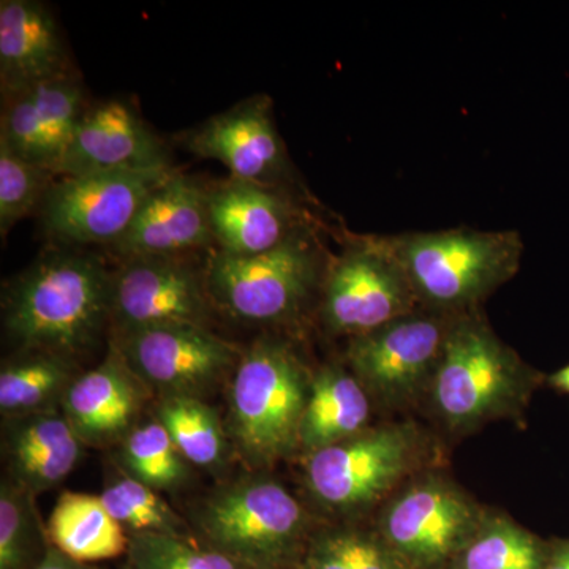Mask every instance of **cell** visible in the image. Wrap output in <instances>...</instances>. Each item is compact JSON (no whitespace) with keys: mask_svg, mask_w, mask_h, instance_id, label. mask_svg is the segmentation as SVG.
<instances>
[{"mask_svg":"<svg viewBox=\"0 0 569 569\" xmlns=\"http://www.w3.org/2000/svg\"><path fill=\"white\" fill-rule=\"evenodd\" d=\"M298 569H410L381 535L343 530L307 548Z\"/></svg>","mask_w":569,"mask_h":569,"instance_id":"28","label":"cell"},{"mask_svg":"<svg viewBox=\"0 0 569 569\" xmlns=\"http://www.w3.org/2000/svg\"><path fill=\"white\" fill-rule=\"evenodd\" d=\"M193 254L122 260L112 274L111 321L118 337L160 326H208L212 299Z\"/></svg>","mask_w":569,"mask_h":569,"instance_id":"8","label":"cell"},{"mask_svg":"<svg viewBox=\"0 0 569 569\" xmlns=\"http://www.w3.org/2000/svg\"><path fill=\"white\" fill-rule=\"evenodd\" d=\"M7 452L14 485L33 496L69 477L80 462L82 440L63 413L48 410L22 419Z\"/></svg>","mask_w":569,"mask_h":569,"instance_id":"21","label":"cell"},{"mask_svg":"<svg viewBox=\"0 0 569 569\" xmlns=\"http://www.w3.org/2000/svg\"><path fill=\"white\" fill-rule=\"evenodd\" d=\"M36 569H97L92 567H88L86 563H80V561H74L69 559V557L63 556L59 550H50L44 557V560L41 561L39 567Z\"/></svg>","mask_w":569,"mask_h":569,"instance_id":"33","label":"cell"},{"mask_svg":"<svg viewBox=\"0 0 569 569\" xmlns=\"http://www.w3.org/2000/svg\"><path fill=\"white\" fill-rule=\"evenodd\" d=\"M74 74L54 14L37 0L0 2V88L18 91Z\"/></svg>","mask_w":569,"mask_h":569,"instance_id":"19","label":"cell"},{"mask_svg":"<svg viewBox=\"0 0 569 569\" xmlns=\"http://www.w3.org/2000/svg\"><path fill=\"white\" fill-rule=\"evenodd\" d=\"M70 359L43 351H22L0 372V410L3 417H31L48 411L74 380Z\"/></svg>","mask_w":569,"mask_h":569,"instance_id":"24","label":"cell"},{"mask_svg":"<svg viewBox=\"0 0 569 569\" xmlns=\"http://www.w3.org/2000/svg\"><path fill=\"white\" fill-rule=\"evenodd\" d=\"M167 168L173 167L163 141L134 108L112 99L86 108L58 178Z\"/></svg>","mask_w":569,"mask_h":569,"instance_id":"16","label":"cell"},{"mask_svg":"<svg viewBox=\"0 0 569 569\" xmlns=\"http://www.w3.org/2000/svg\"><path fill=\"white\" fill-rule=\"evenodd\" d=\"M209 187L174 171L142 203L129 230L110 249L121 260L181 257L217 249L209 213Z\"/></svg>","mask_w":569,"mask_h":569,"instance_id":"15","label":"cell"},{"mask_svg":"<svg viewBox=\"0 0 569 569\" xmlns=\"http://www.w3.org/2000/svg\"><path fill=\"white\" fill-rule=\"evenodd\" d=\"M209 213L217 249L242 257L276 249L299 230L282 194L242 179L209 187Z\"/></svg>","mask_w":569,"mask_h":569,"instance_id":"18","label":"cell"},{"mask_svg":"<svg viewBox=\"0 0 569 569\" xmlns=\"http://www.w3.org/2000/svg\"><path fill=\"white\" fill-rule=\"evenodd\" d=\"M410 293L392 249L353 247L336 261L326 280V325L342 335H367L406 317Z\"/></svg>","mask_w":569,"mask_h":569,"instance_id":"12","label":"cell"},{"mask_svg":"<svg viewBox=\"0 0 569 569\" xmlns=\"http://www.w3.org/2000/svg\"><path fill=\"white\" fill-rule=\"evenodd\" d=\"M318 268L317 247L301 228L268 252L242 257L213 249L204 261L212 305L246 323H277L298 313Z\"/></svg>","mask_w":569,"mask_h":569,"instance_id":"4","label":"cell"},{"mask_svg":"<svg viewBox=\"0 0 569 569\" xmlns=\"http://www.w3.org/2000/svg\"><path fill=\"white\" fill-rule=\"evenodd\" d=\"M174 171L61 176L37 213L41 230L56 246L110 247L129 230L149 194Z\"/></svg>","mask_w":569,"mask_h":569,"instance_id":"7","label":"cell"},{"mask_svg":"<svg viewBox=\"0 0 569 569\" xmlns=\"http://www.w3.org/2000/svg\"><path fill=\"white\" fill-rule=\"evenodd\" d=\"M520 247L512 233L459 230L411 236L391 249L411 290L436 306L463 307L515 274Z\"/></svg>","mask_w":569,"mask_h":569,"instance_id":"5","label":"cell"},{"mask_svg":"<svg viewBox=\"0 0 569 569\" xmlns=\"http://www.w3.org/2000/svg\"><path fill=\"white\" fill-rule=\"evenodd\" d=\"M56 550L80 563L110 560L129 550L130 539L102 498L66 492L52 509L47 529Z\"/></svg>","mask_w":569,"mask_h":569,"instance_id":"23","label":"cell"},{"mask_svg":"<svg viewBox=\"0 0 569 569\" xmlns=\"http://www.w3.org/2000/svg\"><path fill=\"white\" fill-rule=\"evenodd\" d=\"M58 176L14 156L0 144V234L6 238L20 220L39 213Z\"/></svg>","mask_w":569,"mask_h":569,"instance_id":"30","label":"cell"},{"mask_svg":"<svg viewBox=\"0 0 569 569\" xmlns=\"http://www.w3.org/2000/svg\"><path fill=\"white\" fill-rule=\"evenodd\" d=\"M548 548L516 523L482 520L449 569H542Z\"/></svg>","mask_w":569,"mask_h":569,"instance_id":"26","label":"cell"},{"mask_svg":"<svg viewBox=\"0 0 569 569\" xmlns=\"http://www.w3.org/2000/svg\"><path fill=\"white\" fill-rule=\"evenodd\" d=\"M526 391V370L486 326L462 321L449 329L432 385L433 403L449 426L505 413Z\"/></svg>","mask_w":569,"mask_h":569,"instance_id":"6","label":"cell"},{"mask_svg":"<svg viewBox=\"0 0 569 569\" xmlns=\"http://www.w3.org/2000/svg\"><path fill=\"white\" fill-rule=\"evenodd\" d=\"M114 347L133 376L163 397H198L241 358L230 342L197 325L142 329L118 337Z\"/></svg>","mask_w":569,"mask_h":569,"instance_id":"11","label":"cell"},{"mask_svg":"<svg viewBox=\"0 0 569 569\" xmlns=\"http://www.w3.org/2000/svg\"><path fill=\"white\" fill-rule=\"evenodd\" d=\"M312 378L290 347L258 340L234 367L228 430L242 458L269 466L299 445Z\"/></svg>","mask_w":569,"mask_h":569,"instance_id":"2","label":"cell"},{"mask_svg":"<svg viewBox=\"0 0 569 569\" xmlns=\"http://www.w3.org/2000/svg\"><path fill=\"white\" fill-rule=\"evenodd\" d=\"M187 460L159 419L133 427L122 443V466L130 478L153 490H170L187 477Z\"/></svg>","mask_w":569,"mask_h":569,"instance_id":"27","label":"cell"},{"mask_svg":"<svg viewBox=\"0 0 569 569\" xmlns=\"http://www.w3.org/2000/svg\"><path fill=\"white\" fill-rule=\"evenodd\" d=\"M181 142L194 156L223 163L231 178L263 186L282 174L287 163L271 100L263 96L244 100L187 130Z\"/></svg>","mask_w":569,"mask_h":569,"instance_id":"17","label":"cell"},{"mask_svg":"<svg viewBox=\"0 0 569 569\" xmlns=\"http://www.w3.org/2000/svg\"><path fill=\"white\" fill-rule=\"evenodd\" d=\"M142 388L112 346L102 365L71 381L61 400L63 417L82 443H112L133 429L144 399Z\"/></svg>","mask_w":569,"mask_h":569,"instance_id":"20","label":"cell"},{"mask_svg":"<svg viewBox=\"0 0 569 569\" xmlns=\"http://www.w3.org/2000/svg\"><path fill=\"white\" fill-rule=\"evenodd\" d=\"M549 385L553 389H557V391L569 395V365L553 372L552 376L549 377Z\"/></svg>","mask_w":569,"mask_h":569,"instance_id":"35","label":"cell"},{"mask_svg":"<svg viewBox=\"0 0 569 569\" xmlns=\"http://www.w3.org/2000/svg\"><path fill=\"white\" fill-rule=\"evenodd\" d=\"M31 493L14 482L0 490V569H24L31 553L33 512Z\"/></svg>","mask_w":569,"mask_h":569,"instance_id":"32","label":"cell"},{"mask_svg":"<svg viewBox=\"0 0 569 569\" xmlns=\"http://www.w3.org/2000/svg\"><path fill=\"white\" fill-rule=\"evenodd\" d=\"M413 433L385 427L312 452L306 466L313 496L335 509L369 507L395 488L415 458Z\"/></svg>","mask_w":569,"mask_h":569,"instance_id":"10","label":"cell"},{"mask_svg":"<svg viewBox=\"0 0 569 569\" xmlns=\"http://www.w3.org/2000/svg\"><path fill=\"white\" fill-rule=\"evenodd\" d=\"M482 520L460 490L427 479L385 509L380 535L410 569H447L475 537Z\"/></svg>","mask_w":569,"mask_h":569,"instance_id":"9","label":"cell"},{"mask_svg":"<svg viewBox=\"0 0 569 569\" xmlns=\"http://www.w3.org/2000/svg\"><path fill=\"white\" fill-rule=\"evenodd\" d=\"M88 107L84 88L77 74L2 92L0 144L26 162L39 164L58 176Z\"/></svg>","mask_w":569,"mask_h":569,"instance_id":"14","label":"cell"},{"mask_svg":"<svg viewBox=\"0 0 569 569\" xmlns=\"http://www.w3.org/2000/svg\"><path fill=\"white\" fill-rule=\"evenodd\" d=\"M157 419L173 438L176 448L187 462L201 468H212L222 462L227 455L222 422L200 397H162L157 407Z\"/></svg>","mask_w":569,"mask_h":569,"instance_id":"25","label":"cell"},{"mask_svg":"<svg viewBox=\"0 0 569 569\" xmlns=\"http://www.w3.org/2000/svg\"><path fill=\"white\" fill-rule=\"evenodd\" d=\"M112 274L81 247L52 246L6 287L2 323L22 351L73 359L91 350L111 320Z\"/></svg>","mask_w":569,"mask_h":569,"instance_id":"1","label":"cell"},{"mask_svg":"<svg viewBox=\"0 0 569 569\" xmlns=\"http://www.w3.org/2000/svg\"><path fill=\"white\" fill-rule=\"evenodd\" d=\"M542 569H569V541H561L548 548Z\"/></svg>","mask_w":569,"mask_h":569,"instance_id":"34","label":"cell"},{"mask_svg":"<svg viewBox=\"0 0 569 569\" xmlns=\"http://www.w3.org/2000/svg\"><path fill=\"white\" fill-rule=\"evenodd\" d=\"M370 417L369 397L358 378L328 367L312 378L299 429V445L320 451L365 432Z\"/></svg>","mask_w":569,"mask_h":569,"instance_id":"22","label":"cell"},{"mask_svg":"<svg viewBox=\"0 0 569 569\" xmlns=\"http://www.w3.org/2000/svg\"><path fill=\"white\" fill-rule=\"evenodd\" d=\"M201 530L212 549L242 568L282 569L305 550V509L271 479H246L206 501Z\"/></svg>","mask_w":569,"mask_h":569,"instance_id":"3","label":"cell"},{"mask_svg":"<svg viewBox=\"0 0 569 569\" xmlns=\"http://www.w3.org/2000/svg\"><path fill=\"white\" fill-rule=\"evenodd\" d=\"M104 507L123 529L134 533H164L186 537L181 518L148 488L133 478H122L103 490Z\"/></svg>","mask_w":569,"mask_h":569,"instance_id":"29","label":"cell"},{"mask_svg":"<svg viewBox=\"0 0 569 569\" xmlns=\"http://www.w3.org/2000/svg\"><path fill=\"white\" fill-rule=\"evenodd\" d=\"M447 335L433 318H397L355 337L348 361L362 387L387 402H402L436 373Z\"/></svg>","mask_w":569,"mask_h":569,"instance_id":"13","label":"cell"},{"mask_svg":"<svg viewBox=\"0 0 569 569\" xmlns=\"http://www.w3.org/2000/svg\"><path fill=\"white\" fill-rule=\"evenodd\" d=\"M129 557L132 569H242L219 550L200 548L178 535L134 533Z\"/></svg>","mask_w":569,"mask_h":569,"instance_id":"31","label":"cell"}]
</instances>
